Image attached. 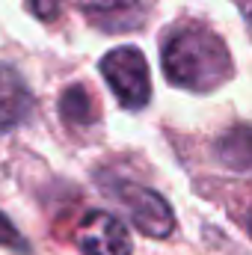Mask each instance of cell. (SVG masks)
<instances>
[{
  "mask_svg": "<svg viewBox=\"0 0 252 255\" xmlns=\"http://www.w3.org/2000/svg\"><path fill=\"white\" fill-rule=\"evenodd\" d=\"M77 6L101 30H130L145 18V0H77Z\"/></svg>",
  "mask_w": 252,
  "mask_h": 255,
  "instance_id": "obj_5",
  "label": "cell"
},
{
  "mask_svg": "<svg viewBox=\"0 0 252 255\" xmlns=\"http://www.w3.org/2000/svg\"><path fill=\"white\" fill-rule=\"evenodd\" d=\"M163 71L175 86L184 89H214L232 71L226 45L208 30H178L163 48Z\"/></svg>",
  "mask_w": 252,
  "mask_h": 255,
  "instance_id": "obj_1",
  "label": "cell"
},
{
  "mask_svg": "<svg viewBox=\"0 0 252 255\" xmlns=\"http://www.w3.org/2000/svg\"><path fill=\"white\" fill-rule=\"evenodd\" d=\"M77 244L83 255H130V238L125 223L107 211H92L77 226Z\"/></svg>",
  "mask_w": 252,
  "mask_h": 255,
  "instance_id": "obj_4",
  "label": "cell"
},
{
  "mask_svg": "<svg viewBox=\"0 0 252 255\" xmlns=\"http://www.w3.org/2000/svg\"><path fill=\"white\" fill-rule=\"evenodd\" d=\"M0 247H9V250H15V247H24V241H21V235H18V229L0 214Z\"/></svg>",
  "mask_w": 252,
  "mask_h": 255,
  "instance_id": "obj_7",
  "label": "cell"
},
{
  "mask_svg": "<svg viewBox=\"0 0 252 255\" xmlns=\"http://www.w3.org/2000/svg\"><path fill=\"white\" fill-rule=\"evenodd\" d=\"M101 74L107 77L113 95L130 107L139 110L148 104L151 95V80H148V65L145 57L136 48H116L101 60Z\"/></svg>",
  "mask_w": 252,
  "mask_h": 255,
  "instance_id": "obj_2",
  "label": "cell"
},
{
  "mask_svg": "<svg viewBox=\"0 0 252 255\" xmlns=\"http://www.w3.org/2000/svg\"><path fill=\"white\" fill-rule=\"evenodd\" d=\"M116 196L122 202V208L127 211L130 223L148 235V238H166L172 235L175 229V217H172V208L148 187H139V184H119Z\"/></svg>",
  "mask_w": 252,
  "mask_h": 255,
  "instance_id": "obj_3",
  "label": "cell"
},
{
  "mask_svg": "<svg viewBox=\"0 0 252 255\" xmlns=\"http://www.w3.org/2000/svg\"><path fill=\"white\" fill-rule=\"evenodd\" d=\"M250 232H252V208H250Z\"/></svg>",
  "mask_w": 252,
  "mask_h": 255,
  "instance_id": "obj_8",
  "label": "cell"
},
{
  "mask_svg": "<svg viewBox=\"0 0 252 255\" xmlns=\"http://www.w3.org/2000/svg\"><path fill=\"white\" fill-rule=\"evenodd\" d=\"M30 113V92L18 80V74L0 65V130L15 128Z\"/></svg>",
  "mask_w": 252,
  "mask_h": 255,
  "instance_id": "obj_6",
  "label": "cell"
}]
</instances>
